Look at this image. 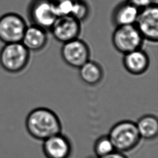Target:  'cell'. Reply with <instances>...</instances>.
Masks as SVG:
<instances>
[{"label": "cell", "instance_id": "ffe728a7", "mask_svg": "<svg viewBox=\"0 0 158 158\" xmlns=\"http://www.w3.org/2000/svg\"><path fill=\"white\" fill-rule=\"evenodd\" d=\"M100 158H128V157L123 154V152H119L115 150L111 153Z\"/></svg>", "mask_w": 158, "mask_h": 158}, {"label": "cell", "instance_id": "8fae6325", "mask_svg": "<svg viewBox=\"0 0 158 158\" xmlns=\"http://www.w3.org/2000/svg\"><path fill=\"white\" fill-rule=\"evenodd\" d=\"M123 65L130 73L135 75H141L148 70L149 59L144 51L138 49L124 54Z\"/></svg>", "mask_w": 158, "mask_h": 158}, {"label": "cell", "instance_id": "52a82bcc", "mask_svg": "<svg viewBox=\"0 0 158 158\" xmlns=\"http://www.w3.org/2000/svg\"><path fill=\"white\" fill-rule=\"evenodd\" d=\"M61 56L67 65L79 69L89 60L90 51L85 41L76 38L63 43Z\"/></svg>", "mask_w": 158, "mask_h": 158}, {"label": "cell", "instance_id": "5b68a950", "mask_svg": "<svg viewBox=\"0 0 158 158\" xmlns=\"http://www.w3.org/2000/svg\"><path fill=\"white\" fill-rule=\"evenodd\" d=\"M27 27L25 20L16 13L0 17V41L4 44L21 42Z\"/></svg>", "mask_w": 158, "mask_h": 158}, {"label": "cell", "instance_id": "277c9868", "mask_svg": "<svg viewBox=\"0 0 158 158\" xmlns=\"http://www.w3.org/2000/svg\"><path fill=\"white\" fill-rule=\"evenodd\" d=\"M144 38L135 25L117 27L112 41L117 51L123 54L141 49Z\"/></svg>", "mask_w": 158, "mask_h": 158}, {"label": "cell", "instance_id": "5bb4252c", "mask_svg": "<svg viewBox=\"0 0 158 158\" xmlns=\"http://www.w3.org/2000/svg\"><path fill=\"white\" fill-rule=\"evenodd\" d=\"M136 125L141 138L149 140L157 137L158 120L155 115L148 114L142 116L138 119Z\"/></svg>", "mask_w": 158, "mask_h": 158}, {"label": "cell", "instance_id": "44dd1931", "mask_svg": "<svg viewBox=\"0 0 158 158\" xmlns=\"http://www.w3.org/2000/svg\"><path fill=\"white\" fill-rule=\"evenodd\" d=\"M87 158H99V157H98L97 156H89V157H88Z\"/></svg>", "mask_w": 158, "mask_h": 158}, {"label": "cell", "instance_id": "4fadbf2b", "mask_svg": "<svg viewBox=\"0 0 158 158\" xmlns=\"http://www.w3.org/2000/svg\"><path fill=\"white\" fill-rule=\"evenodd\" d=\"M139 12V10L129 2H122L113 12V23L116 27L135 25Z\"/></svg>", "mask_w": 158, "mask_h": 158}, {"label": "cell", "instance_id": "8992f818", "mask_svg": "<svg viewBox=\"0 0 158 158\" xmlns=\"http://www.w3.org/2000/svg\"><path fill=\"white\" fill-rule=\"evenodd\" d=\"M144 40H158V8L156 4L139 10L135 24Z\"/></svg>", "mask_w": 158, "mask_h": 158}, {"label": "cell", "instance_id": "9c48e42d", "mask_svg": "<svg viewBox=\"0 0 158 158\" xmlns=\"http://www.w3.org/2000/svg\"><path fill=\"white\" fill-rule=\"evenodd\" d=\"M28 13L33 25L46 30L51 28L57 18L50 0H34L30 6Z\"/></svg>", "mask_w": 158, "mask_h": 158}, {"label": "cell", "instance_id": "6da1fadb", "mask_svg": "<svg viewBox=\"0 0 158 158\" xmlns=\"http://www.w3.org/2000/svg\"><path fill=\"white\" fill-rule=\"evenodd\" d=\"M25 127L31 137L42 141L60 133L62 129L58 116L52 110L46 107L32 110L26 118Z\"/></svg>", "mask_w": 158, "mask_h": 158}, {"label": "cell", "instance_id": "30bf717a", "mask_svg": "<svg viewBox=\"0 0 158 158\" xmlns=\"http://www.w3.org/2000/svg\"><path fill=\"white\" fill-rule=\"evenodd\" d=\"M43 141V151L46 158H69L72 153L70 140L60 133Z\"/></svg>", "mask_w": 158, "mask_h": 158}, {"label": "cell", "instance_id": "ba28073f", "mask_svg": "<svg viewBox=\"0 0 158 158\" xmlns=\"http://www.w3.org/2000/svg\"><path fill=\"white\" fill-rule=\"evenodd\" d=\"M50 30L57 41L65 43L78 38L81 30L80 22L71 15L58 17Z\"/></svg>", "mask_w": 158, "mask_h": 158}, {"label": "cell", "instance_id": "9a60e30c", "mask_svg": "<svg viewBox=\"0 0 158 158\" xmlns=\"http://www.w3.org/2000/svg\"><path fill=\"white\" fill-rule=\"evenodd\" d=\"M79 75L85 83L95 85L101 81L103 72L99 64L89 60L79 68Z\"/></svg>", "mask_w": 158, "mask_h": 158}, {"label": "cell", "instance_id": "ac0fdd59", "mask_svg": "<svg viewBox=\"0 0 158 158\" xmlns=\"http://www.w3.org/2000/svg\"><path fill=\"white\" fill-rule=\"evenodd\" d=\"M88 14L89 9L86 3L80 0H76L70 15L81 22L88 17Z\"/></svg>", "mask_w": 158, "mask_h": 158}, {"label": "cell", "instance_id": "e0dca14e", "mask_svg": "<svg viewBox=\"0 0 158 158\" xmlns=\"http://www.w3.org/2000/svg\"><path fill=\"white\" fill-rule=\"evenodd\" d=\"M76 0H50L57 17L70 15Z\"/></svg>", "mask_w": 158, "mask_h": 158}, {"label": "cell", "instance_id": "d6986e66", "mask_svg": "<svg viewBox=\"0 0 158 158\" xmlns=\"http://www.w3.org/2000/svg\"><path fill=\"white\" fill-rule=\"evenodd\" d=\"M127 1L139 10L143 9L154 4V0H128Z\"/></svg>", "mask_w": 158, "mask_h": 158}, {"label": "cell", "instance_id": "3957f363", "mask_svg": "<svg viewBox=\"0 0 158 158\" xmlns=\"http://www.w3.org/2000/svg\"><path fill=\"white\" fill-rule=\"evenodd\" d=\"M30 59V51L21 42L4 44L0 51V65L7 72L15 73L23 70Z\"/></svg>", "mask_w": 158, "mask_h": 158}, {"label": "cell", "instance_id": "7a4b0ae2", "mask_svg": "<svg viewBox=\"0 0 158 158\" xmlns=\"http://www.w3.org/2000/svg\"><path fill=\"white\" fill-rule=\"evenodd\" d=\"M107 136L112 141L115 150L122 152L133 149L141 139L136 123L131 120L117 122L110 128Z\"/></svg>", "mask_w": 158, "mask_h": 158}, {"label": "cell", "instance_id": "7c38bea8", "mask_svg": "<svg viewBox=\"0 0 158 158\" xmlns=\"http://www.w3.org/2000/svg\"><path fill=\"white\" fill-rule=\"evenodd\" d=\"M48 41L45 29L31 25L27 27L21 43L29 51H38L44 48Z\"/></svg>", "mask_w": 158, "mask_h": 158}, {"label": "cell", "instance_id": "2e32d148", "mask_svg": "<svg viewBox=\"0 0 158 158\" xmlns=\"http://www.w3.org/2000/svg\"><path fill=\"white\" fill-rule=\"evenodd\" d=\"M93 150L95 156L100 158L111 153L115 151V148L109 136L103 135L95 141Z\"/></svg>", "mask_w": 158, "mask_h": 158}]
</instances>
